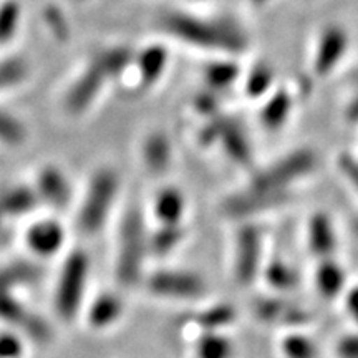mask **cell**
I'll return each mask as SVG.
<instances>
[{"instance_id":"6da1fadb","label":"cell","mask_w":358,"mask_h":358,"mask_svg":"<svg viewBox=\"0 0 358 358\" xmlns=\"http://www.w3.org/2000/svg\"><path fill=\"white\" fill-rule=\"evenodd\" d=\"M161 27L182 42L222 53H243L248 37L236 22L229 19H203L186 12H168L161 17Z\"/></svg>"},{"instance_id":"7a4b0ae2","label":"cell","mask_w":358,"mask_h":358,"mask_svg":"<svg viewBox=\"0 0 358 358\" xmlns=\"http://www.w3.org/2000/svg\"><path fill=\"white\" fill-rule=\"evenodd\" d=\"M317 163L319 159L312 148H299L254 173L248 186L261 191L290 192V187L315 171Z\"/></svg>"},{"instance_id":"3957f363","label":"cell","mask_w":358,"mask_h":358,"mask_svg":"<svg viewBox=\"0 0 358 358\" xmlns=\"http://www.w3.org/2000/svg\"><path fill=\"white\" fill-rule=\"evenodd\" d=\"M266 252L264 232L256 221L239 222L232 244V277L241 287H249L262 275Z\"/></svg>"},{"instance_id":"277c9868","label":"cell","mask_w":358,"mask_h":358,"mask_svg":"<svg viewBox=\"0 0 358 358\" xmlns=\"http://www.w3.org/2000/svg\"><path fill=\"white\" fill-rule=\"evenodd\" d=\"M146 249L148 243L141 214L138 209H129L120 232V252L118 266H116L118 280L127 287H131L140 280Z\"/></svg>"},{"instance_id":"5b68a950","label":"cell","mask_w":358,"mask_h":358,"mask_svg":"<svg viewBox=\"0 0 358 358\" xmlns=\"http://www.w3.org/2000/svg\"><path fill=\"white\" fill-rule=\"evenodd\" d=\"M292 198V192L261 191L254 187H245L234 194L227 196L221 203V214L236 222L256 221L262 214L284 208Z\"/></svg>"},{"instance_id":"8992f818","label":"cell","mask_w":358,"mask_h":358,"mask_svg":"<svg viewBox=\"0 0 358 358\" xmlns=\"http://www.w3.org/2000/svg\"><path fill=\"white\" fill-rule=\"evenodd\" d=\"M116 189H118V178L111 169H100L93 176L78 219L83 232L93 234L101 229L113 204Z\"/></svg>"},{"instance_id":"52a82bcc","label":"cell","mask_w":358,"mask_h":358,"mask_svg":"<svg viewBox=\"0 0 358 358\" xmlns=\"http://www.w3.org/2000/svg\"><path fill=\"white\" fill-rule=\"evenodd\" d=\"M88 259L82 250H77L65 261L57 292V310L64 320H71L83 299L87 282Z\"/></svg>"},{"instance_id":"ba28073f","label":"cell","mask_w":358,"mask_h":358,"mask_svg":"<svg viewBox=\"0 0 358 358\" xmlns=\"http://www.w3.org/2000/svg\"><path fill=\"white\" fill-rule=\"evenodd\" d=\"M151 294L174 301H199L208 287L199 275L185 271H158L148 279Z\"/></svg>"},{"instance_id":"9c48e42d","label":"cell","mask_w":358,"mask_h":358,"mask_svg":"<svg viewBox=\"0 0 358 358\" xmlns=\"http://www.w3.org/2000/svg\"><path fill=\"white\" fill-rule=\"evenodd\" d=\"M252 313L261 324L289 330H299L312 322V315L307 308L284 297L257 299L252 306Z\"/></svg>"},{"instance_id":"30bf717a","label":"cell","mask_w":358,"mask_h":358,"mask_svg":"<svg viewBox=\"0 0 358 358\" xmlns=\"http://www.w3.org/2000/svg\"><path fill=\"white\" fill-rule=\"evenodd\" d=\"M348 43H350V38L343 27L335 24L327 25L322 30L315 53H313V73L322 78L329 77L345 57Z\"/></svg>"},{"instance_id":"8fae6325","label":"cell","mask_w":358,"mask_h":358,"mask_svg":"<svg viewBox=\"0 0 358 358\" xmlns=\"http://www.w3.org/2000/svg\"><path fill=\"white\" fill-rule=\"evenodd\" d=\"M307 249L313 257L330 259L334 257L338 245V236L332 217L327 213H315L307 224Z\"/></svg>"},{"instance_id":"7c38bea8","label":"cell","mask_w":358,"mask_h":358,"mask_svg":"<svg viewBox=\"0 0 358 358\" xmlns=\"http://www.w3.org/2000/svg\"><path fill=\"white\" fill-rule=\"evenodd\" d=\"M103 82H105V77L101 75V71L93 64L90 65V69L71 85L70 92L66 93L65 108L73 115L83 113L100 93Z\"/></svg>"},{"instance_id":"4fadbf2b","label":"cell","mask_w":358,"mask_h":358,"mask_svg":"<svg viewBox=\"0 0 358 358\" xmlns=\"http://www.w3.org/2000/svg\"><path fill=\"white\" fill-rule=\"evenodd\" d=\"M345 268L334 257L322 259L317 264L315 272H313V284H315L317 292L327 301L337 299L340 294L345 292Z\"/></svg>"},{"instance_id":"5bb4252c","label":"cell","mask_w":358,"mask_h":358,"mask_svg":"<svg viewBox=\"0 0 358 358\" xmlns=\"http://www.w3.org/2000/svg\"><path fill=\"white\" fill-rule=\"evenodd\" d=\"M219 145L222 146V151L226 153L232 163L237 164L241 168H250L254 163V153L252 146L245 136L244 129L241 128V124L232 120L227 124V128L224 129L222 136L219 138Z\"/></svg>"},{"instance_id":"9a60e30c","label":"cell","mask_w":358,"mask_h":358,"mask_svg":"<svg viewBox=\"0 0 358 358\" xmlns=\"http://www.w3.org/2000/svg\"><path fill=\"white\" fill-rule=\"evenodd\" d=\"M168 48L164 45H150L138 53L136 66L140 80L145 87H153L163 77L168 66Z\"/></svg>"},{"instance_id":"2e32d148","label":"cell","mask_w":358,"mask_h":358,"mask_svg":"<svg viewBox=\"0 0 358 358\" xmlns=\"http://www.w3.org/2000/svg\"><path fill=\"white\" fill-rule=\"evenodd\" d=\"M38 192L48 204L55 208H65L70 203V186L60 169L48 166L38 174Z\"/></svg>"},{"instance_id":"e0dca14e","label":"cell","mask_w":358,"mask_h":358,"mask_svg":"<svg viewBox=\"0 0 358 358\" xmlns=\"http://www.w3.org/2000/svg\"><path fill=\"white\" fill-rule=\"evenodd\" d=\"M292 95L287 90H275L271 96L267 98L261 108V124L268 131L280 129L287 123L290 113H292Z\"/></svg>"},{"instance_id":"ac0fdd59","label":"cell","mask_w":358,"mask_h":358,"mask_svg":"<svg viewBox=\"0 0 358 358\" xmlns=\"http://www.w3.org/2000/svg\"><path fill=\"white\" fill-rule=\"evenodd\" d=\"M237 310L232 303L217 302L203 308L194 315V324L199 332H226L236 324Z\"/></svg>"},{"instance_id":"d6986e66","label":"cell","mask_w":358,"mask_h":358,"mask_svg":"<svg viewBox=\"0 0 358 358\" xmlns=\"http://www.w3.org/2000/svg\"><path fill=\"white\" fill-rule=\"evenodd\" d=\"M143 161L153 174H163L171 164V141L163 131H155L143 143Z\"/></svg>"},{"instance_id":"ffe728a7","label":"cell","mask_w":358,"mask_h":358,"mask_svg":"<svg viewBox=\"0 0 358 358\" xmlns=\"http://www.w3.org/2000/svg\"><path fill=\"white\" fill-rule=\"evenodd\" d=\"M262 279L277 294H287L299 285L295 268L282 257L267 259L262 268Z\"/></svg>"},{"instance_id":"44dd1931","label":"cell","mask_w":358,"mask_h":358,"mask_svg":"<svg viewBox=\"0 0 358 358\" xmlns=\"http://www.w3.org/2000/svg\"><path fill=\"white\" fill-rule=\"evenodd\" d=\"M186 211V199L176 187H164L155 201V214L163 226H176L182 222Z\"/></svg>"},{"instance_id":"7402d4cb","label":"cell","mask_w":358,"mask_h":358,"mask_svg":"<svg viewBox=\"0 0 358 358\" xmlns=\"http://www.w3.org/2000/svg\"><path fill=\"white\" fill-rule=\"evenodd\" d=\"M64 243V231L53 221L35 224L29 232V244L38 256H52Z\"/></svg>"},{"instance_id":"603a6c76","label":"cell","mask_w":358,"mask_h":358,"mask_svg":"<svg viewBox=\"0 0 358 358\" xmlns=\"http://www.w3.org/2000/svg\"><path fill=\"white\" fill-rule=\"evenodd\" d=\"M196 358H232L234 343L226 332H199L194 342Z\"/></svg>"},{"instance_id":"cb8c5ba5","label":"cell","mask_w":358,"mask_h":358,"mask_svg":"<svg viewBox=\"0 0 358 358\" xmlns=\"http://www.w3.org/2000/svg\"><path fill=\"white\" fill-rule=\"evenodd\" d=\"M133 64V52L124 45L118 47H110L103 50L95 60L93 65L101 71L105 78H116L123 75L129 65Z\"/></svg>"},{"instance_id":"d4e9b609","label":"cell","mask_w":358,"mask_h":358,"mask_svg":"<svg viewBox=\"0 0 358 358\" xmlns=\"http://www.w3.org/2000/svg\"><path fill=\"white\" fill-rule=\"evenodd\" d=\"M37 204V196L25 186L7 187L0 192V211L8 216H24Z\"/></svg>"},{"instance_id":"484cf974","label":"cell","mask_w":358,"mask_h":358,"mask_svg":"<svg viewBox=\"0 0 358 358\" xmlns=\"http://www.w3.org/2000/svg\"><path fill=\"white\" fill-rule=\"evenodd\" d=\"M241 69L232 60H216L209 64L204 70V80L209 90L213 92H222L231 88L239 80Z\"/></svg>"},{"instance_id":"4316f807","label":"cell","mask_w":358,"mask_h":358,"mask_svg":"<svg viewBox=\"0 0 358 358\" xmlns=\"http://www.w3.org/2000/svg\"><path fill=\"white\" fill-rule=\"evenodd\" d=\"M280 353L284 358H319V347L301 330H290L280 340Z\"/></svg>"},{"instance_id":"83f0119b","label":"cell","mask_w":358,"mask_h":358,"mask_svg":"<svg viewBox=\"0 0 358 358\" xmlns=\"http://www.w3.org/2000/svg\"><path fill=\"white\" fill-rule=\"evenodd\" d=\"M185 236L186 231L182 229L181 224H176V226H163L161 224L159 229L151 236L150 243H148V249L158 257L168 256L169 252H173L185 241Z\"/></svg>"},{"instance_id":"f1b7e54d","label":"cell","mask_w":358,"mask_h":358,"mask_svg":"<svg viewBox=\"0 0 358 358\" xmlns=\"http://www.w3.org/2000/svg\"><path fill=\"white\" fill-rule=\"evenodd\" d=\"M123 312V303L113 294H103L90 308V324L95 327L111 325Z\"/></svg>"},{"instance_id":"f546056e","label":"cell","mask_w":358,"mask_h":358,"mask_svg":"<svg viewBox=\"0 0 358 358\" xmlns=\"http://www.w3.org/2000/svg\"><path fill=\"white\" fill-rule=\"evenodd\" d=\"M274 85V70L266 64L254 65L244 80V92L249 98H262Z\"/></svg>"},{"instance_id":"4dcf8cb0","label":"cell","mask_w":358,"mask_h":358,"mask_svg":"<svg viewBox=\"0 0 358 358\" xmlns=\"http://www.w3.org/2000/svg\"><path fill=\"white\" fill-rule=\"evenodd\" d=\"M40 274L42 272L35 264L15 262L0 271V287L12 289L13 285L19 284H32V282L38 280Z\"/></svg>"},{"instance_id":"1f68e13d","label":"cell","mask_w":358,"mask_h":358,"mask_svg":"<svg viewBox=\"0 0 358 358\" xmlns=\"http://www.w3.org/2000/svg\"><path fill=\"white\" fill-rule=\"evenodd\" d=\"M22 17L19 0H6L0 6V45H6L17 34Z\"/></svg>"},{"instance_id":"d6a6232c","label":"cell","mask_w":358,"mask_h":358,"mask_svg":"<svg viewBox=\"0 0 358 358\" xmlns=\"http://www.w3.org/2000/svg\"><path fill=\"white\" fill-rule=\"evenodd\" d=\"M29 75V64L24 58L12 57L0 62V90L20 85Z\"/></svg>"},{"instance_id":"836d02e7","label":"cell","mask_w":358,"mask_h":358,"mask_svg":"<svg viewBox=\"0 0 358 358\" xmlns=\"http://www.w3.org/2000/svg\"><path fill=\"white\" fill-rule=\"evenodd\" d=\"M29 313L19 301H15V297H12L10 289L0 287V319L22 327Z\"/></svg>"},{"instance_id":"e575fe53","label":"cell","mask_w":358,"mask_h":358,"mask_svg":"<svg viewBox=\"0 0 358 358\" xmlns=\"http://www.w3.org/2000/svg\"><path fill=\"white\" fill-rule=\"evenodd\" d=\"M232 116H227V115H216V116H211V118L208 120V123L204 124L203 128L199 129V134H198V140L203 146H211V145H216L219 143V138L222 136L224 129L227 128V124L232 122Z\"/></svg>"},{"instance_id":"d590c367","label":"cell","mask_w":358,"mask_h":358,"mask_svg":"<svg viewBox=\"0 0 358 358\" xmlns=\"http://www.w3.org/2000/svg\"><path fill=\"white\" fill-rule=\"evenodd\" d=\"M24 127L13 116L6 111H0V141L7 143V145H19L24 141Z\"/></svg>"},{"instance_id":"8d00e7d4","label":"cell","mask_w":358,"mask_h":358,"mask_svg":"<svg viewBox=\"0 0 358 358\" xmlns=\"http://www.w3.org/2000/svg\"><path fill=\"white\" fill-rule=\"evenodd\" d=\"M45 22H47L48 29L52 30V34L55 35L58 40L69 38L70 29H69V20H66L65 13L55 6L47 7L45 10Z\"/></svg>"},{"instance_id":"74e56055","label":"cell","mask_w":358,"mask_h":358,"mask_svg":"<svg viewBox=\"0 0 358 358\" xmlns=\"http://www.w3.org/2000/svg\"><path fill=\"white\" fill-rule=\"evenodd\" d=\"M194 108L198 113L203 116H211L219 115V98L217 92H213V90H206V92H201L194 98Z\"/></svg>"},{"instance_id":"f35d334b","label":"cell","mask_w":358,"mask_h":358,"mask_svg":"<svg viewBox=\"0 0 358 358\" xmlns=\"http://www.w3.org/2000/svg\"><path fill=\"white\" fill-rule=\"evenodd\" d=\"M20 329H24L29 337L38 340V342H45V340L50 338V329H48V325L38 315H35V313H29V317H27Z\"/></svg>"},{"instance_id":"ab89813d","label":"cell","mask_w":358,"mask_h":358,"mask_svg":"<svg viewBox=\"0 0 358 358\" xmlns=\"http://www.w3.org/2000/svg\"><path fill=\"white\" fill-rule=\"evenodd\" d=\"M338 169L350 185L358 191V159L355 156L343 153L338 158Z\"/></svg>"},{"instance_id":"60d3db41","label":"cell","mask_w":358,"mask_h":358,"mask_svg":"<svg viewBox=\"0 0 358 358\" xmlns=\"http://www.w3.org/2000/svg\"><path fill=\"white\" fill-rule=\"evenodd\" d=\"M22 355V343L15 335H0V358H19Z\"/></svg>"},{"instance_id":"b9f144b4","label":"cell","mask_w":358,"mask_h":358,"mask_svg":"<svg viewBox=\"0 0 358 358\" xmlns=\"http://www.w3.org/2000/svg\"><path fill=\"white\" fill-rule=\"evenodd\" d=\"M340 358H358V334L342 338L337 345Z\"/></svg>"},{"instance_id":"7bdbcfd3","label":"cell","mask_w":358,"mask_h":358,"mask_svg":"<svg viewBox=\"0 0 358 358\" xmlns=\"http://www.w3.org/2000/svg\"><path fill=\"white\" fill-rule=\"evenodd\" d=\"M345 310L358 325V285L345 290Z\"/></svg>"},{"instance_id":"ee69618b","label":"cell","mask_w":358,"mask_h":358,"mask_svg":"<svg viewBox=\"0 0 358 358\" xmlns=\"http://www.w3.org/2000/svg\"><path fill=\"white\" fill-rule=\"evenodd\" d=\"M347 118L350 120V122H358V95L353 98L350 106L347 108Z\"/></svg>"},{"instance_id":"f6af8a7d","label":"cell","mask_w":358,"mask_h":358,"mask_svg":"<svg viewBox=\"0 0 358 358\" xmlns=\"http://www.w3.org/2000/svg\"><path fill=\"white\" fill-rule=\"evenodd\" d=\"M268 2H271V0H250V3H252V6H256V7H262Z\"/></svg>"},{"instance_id":"bcb514c9","label":"cell","mask_w":358,"mask_h":358,"mask_svg":"<svg viewBox=\"0 0 358 358\" xmlns=\"http://www.w3.org/2000/svg\"><path fill=\"white\" fill-rule=\"evenodd\" d=\"M352 229H353V232H355V234L358 236V216L353 219V222H352Z\"/></svg>"},{"instance_id":"7dc6e473","label":"cell","mask_w":358,"mask_h":358,"mask_svg":"<svg viewBox=\"0 0 358 358\" xmlns=\"http://www.w3.org/2000/svg\"><path fill=\"white\" fill-rule=\"evenodd\" d=\"M0 217H2V211H0Z\"/></svg>"}]
</instances>
